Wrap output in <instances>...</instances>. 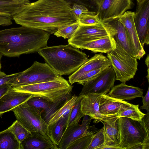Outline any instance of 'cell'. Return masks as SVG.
<instances>
[{
	"label": "cell",
	"instance_id": "1",
	"mask_svg": "<svg viewBox=\"0 0 149 149\" xmlns=\"http://www.w3.org/2000/svg\"><path fill=\"white\" fill-rule=\"evenodd\" d=\"M13 19L21 26L39 29L50 34L78 21L72 6L64 0L26 2Z\"/></svg>",
	"mask_w": 149,
	"mask_h": 149
},
{
	"label": "cell",
	"instance_id": "2",
	"mask_svg": "<svg viewBox=\"0 0 149 149\" xmlns=\"http://www.w3.org/2000/svg\"><path fill=\"white\" fill-rule=\"evenodd\" d=\"M50 34L21 26L0 30V53L9 57L38 52L47 46Z\"/></svg>",
	"mask_w": 149,
	"mask_h": 149
},
{
	"label": "cell",
	"instance_id": "3",
	"mask_svg": "<svg viewBox=\"0 0 149 149\" xmlns=\"http://www.w3.org/2000/svg\"><path fill=\"white\" fill-rule=\"evenodd\" d=\"M38 52L60 75L72 74L89 59L85 53L69 44L47 46Z\"/></svg>",
	"mask_w": 149,
	"mask_h": 149
},
{
	"label": "cell",
	"instance_id": "4",
	"mask_svg": "<svg viewBox=\"0 0 149 149\" xmlns=\"http://www.w3.org/2000/svg\"><path fill=\"white\" fill-rule=\"evenodd\" d=\"M120 136L119 146L122 149H131L144 143H149V113L141 121L125 117L117 121Z\"/></svg>",
	"mask_w": 149,
	"mask_h": 149
},
{
	"label": "cell",
	"instance_id": "5",
	"mask_svg": "<svg viewBox=\"0 0 149 149\" xmlns=\"http://www.w3.org/2000/svg\"><path fill=\"white\" fill-rule=\"evenodd\" d=\"M73 86L64 78L17 87L15 90L44 98L52 102H58L71 95Z\"/></svg>",
	"mask_w": 149,
	"mask_h": 149
},
{
	"label": "cell",
	"instance_id": "6",
	"mask_svg": "<svg viewBox=\"0 0 149 149\" xmlns=\"http://www.w3.org/2000/svg\"><path fill=\"white\" fill-rule=\"evenodd\" d=\"M107 58L116 75V79L125 83L133 79L137 70V59L116 43L115 49L107 53Z\"/></svg>",
	"mask_w": 149,
	"mask_h": 149
},
{
	"label": "cell",
	"instance_id": "7",
	"mask_svg": "<svg viewBox=\"0 0 149 149\" xmlns=\"http://www.w3.org/2000/svg\"><path fill=\"white\" fill-rule=\"evenodd\" d=\"M64 78L57 73L47 63L36 61L30 67L19 72L15 77L8 83L12 87H17Z\"/></svg>",
	"mask_w": 149,
	"mask_h": 149
},
{
	"label": "cell",
	"instance_id": "8",
	"mask_svg": "<svg viewBox=\"0 0 149 149\" xmlns=\"http://www.w3.org/2000/svg\"><path fill=\"white\" fill-rule=\"evenodd\" d=\"M26 102L11 110L17 120L31 133L47 135L48 125L42 118L41 111L29 105Z\"/></svg>",
	"mask_w": 149,
	"mask_h": 149
},
{
	"label": "cell",
	"instance_id": "9",
	"mask_svg": "<svg viewBox=\"0 0 149 149\" xmlns=\"http://www.w3.org/2000/svg\"><path fill=\"white\" fill-rule=\"evenodd\" d=\"M115 32V29L110 21L91 25L79 24L72 37L68 40V42L73 46L102 38L112 37Z\"/></svg>",
	"mask_w": 149,
	"mask_h": 149
},
{
	"label": "cell",
	"instance_id": "10",
	"mask_svg": "<svg viewBox=\"0 0 149 149\" xmlns=\"http://www.w3.org/2000/svg\"><path fill=\"white\" fill-rule=\"evenodd\" d=\"M116 80L114 71L109 66L97 76L86 82L79 95L88 93L106 94L113 87Z\"/></svg>",
	"mask_w": 149,
	"mask_h": 149
},
{
	"label": "cell",
	"instance_id": "11",
	"mask_svg": "<svg viewBox=\"0 0 149 149\" xmlns=\"http://www.w3.org/2000/svg\"><path fill=\"white\" fill-rule=\"evenodd\" d=\"M131 0H102L97 6L98 17L102 22L116 19L132 7Z\"/></svg>",
	"mask_w": 149,
	"mask_h": 149
},
{
	"label": "cell",
	"instance_id": "12",
	"mask_svg": "<svg viewBox=\"0 0 149 149\" xmlns=\"http://www.w3.org/2000/svg\"><path fill=\"white\" fill-rule=\"evenodd\" d=\"M134 22L138 37L142 46L149 44V0L137 2Z\"/></svg>",
	"mask_w": 149,
	"mask_h": 149
},
{
	"label": "cell",
	"instance_id": "13",
	"mask_svg": "<svg viewBox=\"0 0 149 149\" xmlns=\"http://www.w3.org/2000/svg\"><path fill=\"white\" fill-rule=\"evenodd\" d=\"M134 12L127 11L117 19L124 25L129 41L137 59L140 60L146 54L139 41L134 22Z\"/></svg>",
	"mask_w": 149,
	"mask_h": 149
},
{
	"label": "cell",
	"instance_id": "14",
	"mask_svg": "<svg viewBox=\"0 0 149 149\" xmlns=\"http://www.w3.org/2000/svg\"><path fill=\"white\" fill-rule=\"evenodd\" d=\"M101 95L87 94L83 95L81 100V112L84 115H88L92 119H94L95 123L101 122L103 123L104 122L116 117L104 116L100 113L99 106Z\"/></svg>",
	"mask_w": 149,
	"mask_h": 149
},
{
	"label": "cell",
	"instance_id": "15",
	"mask_svg": "<svg viewBox=\"0 0 149 149\" xmlns=\"http://www.w3.org/2000/svg\"><path fill=\"white\" fill-rule=\"evenodd\" d=\"M92 119L88 116L85 115L81 125L78 124L67 128L58 146L59 149H67L68 146L75 140L94 132L91 131L89 126Z\"/></svg>",
	"mask_w": 149,
	"mask_h": 149
},
{
	"label": "cell",
	"instance_id": "16",
	"mask_svg": "<svg viewBox=\"0 0 149 149\" xmlns=\"http://www.w3.org/2000/svg\"><path fill=\"white\" fill-rule=\"evenodd\" d=\"M107 58L101 53L95 54L83 64L68 77L69 81L72 85L85 74L102 67L110 66Z\"/></svg>",
	"mask_w": 149,
	"mask_h": 149
},
{
	"label": "cell",
	"instance_id": "17",
	"mask_svg": "<svg viewBox=\"0 0 149 149\" xmlns=\"http://www.w3.org/2000/svg\"><path fill=\"white\" fill-rule=\"evenodd\" d=\"M33 96L31 94L17 91L11 88L0 98V116L25 103Z\"/></svg>",
	"mask_w": 149,
	"mask_h": 149
},
{
	"label": "cell",
	"instance_id": "18",
	"mask_svg": "<svg viewBox=\"0 0 149 149\" xmlns=\"http://www.w3.org/2000/svg\"><path fill=\"white\" fill-rule=\"evenodd\" d=\"M31 133L20 143L21 149H59L47 135L38 132Z\"/></svg>",
	"mask_w": 149,
	"mask_h": 149
},
{
	"label": "cell",
	"instance_id": "19",
	"mask_svg": "<svg viewBox=\"0 0 149 149\" xmlns=\"http://www.w3.org/2000/svg\"><path fill=\"white\" fill-rule=\"evenodd\" d=\"M73 46L81 49H86L94 53H107L116 47V42L111 37L102 38L75 44Z\"/></svg>",
	"mask_w": 149,
	"mask_h": 149
},
{
	"label": "cell",
	"instance_id": "20",
	"mask_svg": "<svg viewBox=\"0 0 149 149\" xmlns=\"http://www.w3.org/2000/svg\"><path fill=\"white\" fill-rule=\"evenodd\" d=\"M143 90L139 88L121 84L114 86L108 95L117 99L123 100H133L138 97H142Z\"/></svg>",
	"mask_w": 149,
	"mask_h": 149
},
{
	"label": "cell",
	"instance_id": "21",
	"mask_svg": "<svg viewBox=\"0 0 149 149\" xmlns=\"http://www.w3.org/2000/svg\"><path fill=\"white\" fill-rule=\"evenodd\" d=\"M127 102L112 97L108 94L101 95L99 106L100 112L104 116L119 117L118 113L120 107Z\"/></svg>",
	"mask_w": 149,
	"mask_h": 149
},
{
	"label": "cell",
	"instance_id": "22",
	"mask_svg": "<svg viewBox=\"0 0 149 149\" xmlns=\"http://www.w3.org/2000/svg\"><path fill=\"white\" fill-rule=\"evenodd\" d=\"M119 118L116 117L104 122V142L102 145L120 147V136L117 123Z\"/></svg>",
	"mask_w": 149,
	"mask_h": 149
},
{
	"label": "cell",
	"instance_id": "23",
	"mask_svg": "<svg viewBox=\"0 0 149 149\" xmlns=\"http://www.w3.org/2000/svg\"><path fill=\"white\" fill-rule=\"evenodd\" d=\"M110 22L116 29V33L112 36L116 43L130 55L135 57L130 44L126 30L123 24L117 19Z\"/></svg>",
	"mask_w": 149,
	"mask_h": 149
},
{
	"label": "cell",
	"instance_id": "24",
	"mask_svg": "<svg viewBox=\"0 0 149 149\" xmlns=\"http://www.w3.org/2000/svg\"><path fill=\"white\" fill-rule=\"evenodd\" d=\"M70 112L53 123L48 125L47 135L52 142L58 146L65 130Z\"/></svg>",
	"mask_w": 149,
	"mask_h": 149
},
{
	"label": "cell",
	"instance_id": "25",
	"mask_svg": "<svg viewBox=\"0 0 149 149\" xmlns=\"http://www.w3.org/2000/svg\"><path fill=\"white\" fill-rule=\"evenodd\" d=\"M26 2L20 0H0V15L13 19V16L20 11Z\"/></svg>",
	"mask_w": 149,
	"mask_h": 149
},
{
	"label": "cell",
	"instance_id": "26",
	"mask_svg": "<svg viewBox=\"0 0 149 149\" xmlns=\"http://www.w3.org/2000/svg\"><path fill=\"white\" fill-rule=\"evenodd\" d=\"M145 114L139 109V105H134L127 102L120 107L118 113L119 117H125L141 121Z\"/></svg>",
	"mask_w": 149,
	"mask_h": 149
},
{
	"label": "cell",
	"instance_id": "27",
	"mask_svg": "<svg viewBox=\"0 0 149 149\" xmlns=\"http://www.w3.org/2000/svg\"><path fill=\"white\" fill-rule=\"evenodd\" d=\"M0 149H21L20 143L8 127L0 132Z\"/></svg>",
	"mask_w": 149,
	"mask_h": 149
},
{
	"label": "cell",
	"instance_id": "28",
	"mask_svg": "<svg viewBox=\"0 0 149 149\" xmlns=\"http://www.w3.org/2000/svg\"><path fill=\"white\" fill-rule=\"evenodd\" d=\"M78 97L74 95L67 100L50 116L48 125L53 123L62 116L68 114L75 106Z\"/></svg>",
	"mask_w": 149,
	"mask_h": 149
},
{
	"label": "cell",
	"instance_id": "29",
	"mask_svg": "<svg viewBox=\"0 0 149 149\" xmlns=\"http://www.w3.org/2000/svg\"><path fill=\"white\" fill-rule=\"evenodd\" d=\"M83 95L78 96V100L70 112L65 130L70 126L78 124L80 119L84 116L81 110V102Z\"/></svg>",
	"mask_w": 149,
	"mask_h": 149
},
{
	"label": "cell",
	"instance_id": "30",
	"mask_svg": "<svg viewBox=\"0 0 149 149\" xmlns=\"http://www.w3.org/2000/svg\"><path fill=\"white\" fill-rule=\"evenodd\" d=\"M8 128L20 143L31 134L17 120Z\"/></svg>",
	"mask_w": 149,
	"mask_h": 149
},
{
	"label": "cell",
	"instance_id": "31",
	"mask_svg": "<svg viewBox=\"0 0 149 149\" xmlns=\"http://www.w3.org/2000/svg\"><path fill=\"white\" fill-rule=\"evenodd\" d=\"M29 105L42 112L47 109L53 103L44 98L33 96L29 99L26 102Z\"/></svg>",
	"mask_w": 149,
	"mask_h": 149
},
{
	"label": "cell",
	"instance_id": "32",
	"mask_svg": "<svg viewBox=\"0 0 149 149\" xmlns=\"http://www.w3.org/2000/svg\"><path fill=\"white\" fill-rule=\"evenodd\" d=\"M80 24L84 25H94L101 23L97 12L89 11L80 15L77 19Z\"/></svg>",
	"mask_w": 149,
	"mask_h": 149
},
{
	"label": "cell",
	"instance_id": "33",
	"mask_svg": "<svg viewBox=\"0 0 149 149\" xmlns=\"http://www.w3.org/2000/svg\"><path fill=\"white\" fill-rule=\"evenodd\" d=\"M96 132H91L79 138L71 143L67 149H87L93 135Z\"/></svg>",
	"mask_w": 149,
	"mask_h": 149
},
{
	"label": "cell",
	"instance_id": "34",
	"mask_svg": "<svg viewBox=\"0 0 149 149\" xmlns=\"http://www.w3.org/2000/svg\"><path fill=\"white\" fill-rule=\"evenodd\" d=\"M79 25L78 21L76 22L58 29L54 34L57 37L69 39L72 37Z\"/></svg>",
	"mask_w": 149,
	"mask_h": 149
},
{
	"label": "cell",
	"instance_id": "35",
	"mask_svg": "<svg viewBox=\"0 0 149 149\" xmlns=\"http://www.w3.org/2000/svg\"><path fill=\"white\" fill-rule=\"evenodd\" d=\"M71 95L64 98L61 100L54 102L47 109L42 112V116L48 124L51 116L71 97Z\"/></svg>",
	"mask_w": 149,
	"mask_h": 149
},
{
	"label": "cell",
	"instance_id": "36",
	"mask_svg": "<svg viewBox=\"0 0 149 149\" xmlns=\"http://www.w3.org/2000/svg\"><path fill=\"white\" fill-rule=\"evenodd\" d=\"M104 142V137L103 127L94 134L87 149H98L103 145Z\"/></svg>",
	"mask_w": 149,
	"mask_h": 149
},
{
	"label": "cell",
	"instance_id": "37",
	"mask_svg": "<svg viewBox=\"0 0 149 149\" xmlns=\"http://www.w3.org/2000/svg\"><path fill=\"white\" fill-rule=\"evenodd\" d=\"M108 67H103L90 71L81 77L77 80V82L83 85L86 82L97 76Z\"/></svg>",
	"mask_w": 149,
	"mask_h": 149
},
{
	"label": "cell",
	"instance_id": "38",
	"mask_svg": "<svg viewBox=\"0 0 149 149\" xmlns=\"http://www.w3.org/2000/svg\"><path fill=\"white\" fill-rule=\"evenodd\" d=\"M72 11L77 19L81 14L87 13L89 11L85 6L77 4L73 5L72 6Z\"/></svg>",
	"mask_w": 149,
	"mask_h": 149
},
{
	"label": "cell",
	"instance_id": "39",
	"mask_svg": "<svg viewBox=\"0 0 149 149\" xmlns=\"http://www.w3.org/2000/svg\"><path fill=\"white\" fill-rule=\"evenodd\" d=\"M72 6L75 4L84 5L88 8H93L94 3L92 0H64Z\"/></svg>",
	"mask_w": 149,
	"mask_h": 149
},
{
	"label": "cell",
	"instance_id": "40",
	"mask_svg": "<svg viewBox=\"0 0 149 149\" xmlns=\"http://www.w3.org/2000/svg\"><path fill=\"white\" fill-rule=\"evenodd\" d=\"M143 105L140 107L142 109H145L147 112H149V88H148L146 95L142 97Z\"/></svg>",
	"mask_w": 149,
	"mask_h": 149
},
{
	"label": "cell",
	"instance_id": "41",
	"mask_svg": "<svg viewBox=\"0 0 149 149\" xmlns=\"http://www.w3.org/2000/svg\"><path fill=\"white\" fill-rule=\"evenodd\" d=\"M19 73V72L13 73L5 76L0 78V86L8 83L15 77Z\"/></svg>",
	"mask_w": 149,
	"mask_h": 149
},
{
	"label": "cell",
	"instance_id": "42",
	"mask_svg": "<svg viewBox=\"0 0 149 149\" xmlns=\"http://www.w3.org/2000/svg\"><path fill=\"white\" fill-rule=\"evenodd\" d=\"M12 88L8 83H6L0 86V98Z\"/></svg>",
	"mask_w": 149,
	"mask_h": 149
},
{
	"label": "cell",
	"instance_id": "43",
	"mask_svg": "<svg viewBox=\"0 0 149 149\" xmlns=\"http://www.w3.org/2000/svg\"><path fill=\"white\" fill-rule=\"evenodd\" d=\"M131 149H149V143H144L137 145Z\"/></svg>",
	"mask_w": 149,
	"mask_h": 149
},
{
	"label": "cell",
	"instance_id": "44",
	"mask_svg": "<svg viewBox=\"0 0 149 149\" xmlns=\"http://www.w3.org/2000/svg\"><path fill=\"white\" fill-rule=\"evenodd\" d=\"M122 149V148L119 146H108L102 145L98 149Z\"/></svg>",
	"mask_w": 149,
	"mask_h": 149
},
{
	"label": "cell",
	"instance_id": "45",
	"mask_svg": "<svg viewBox=\"0 0 149 149\" xmlns=\"http://www.w3.org/2000/svg\"><path fill=\"white\" fill-rule=\"evenodd\" d=\"M149 56L148 55L145 60V63L147 67V75L146 77L148 81L149 82Z\"/></svg>",
	"mask_w": 149,
	"mask_h": 149
},
{
	"label": "cell",
	"instance_id": "46",
	"mask_svg": "<svg viewBox=\"0 0 149 149\" xmlns=\"http://www.w3.org/2000/svg\"><path fill=\"white\" fill-rule=\"evenodd\" d=\"M93 2L97 6L102 0H92Z\"/></svg>",
	"mask_w": 149,
	"mask_h": 149
},
{
	"label": "cell",
	"instance_id": "47",
	"mask_svg": "<svg viewBox=\"0 0 149 149\" xmlns=\"http://www.w3.org/2000/svg\"><path fill=\"white\" fill-rule=\"evenodd\" d=\"M6 74L4 72H2L0 70V78L6 75Z\"/></svg>",
	"mask_w": 149,
	"mask_h": 149
},
{
	"label": "cell",
	"instance_id": "48",
	"mask_svg": "<svg viewBox=\"0 0 149 149\" xmlns=\"http://www.w3.org/2000/svg\"><path fill=\"white\" fill-rule=\"evenodd\" d=\"M2 55L0 53V70H1V60L2 57Z\"/></svg>",
	"mask_w": 149,
	"mask_h": 149
},
{
	"label": "cell",
	"instance_id": "49",
	"mask_svg": "<svg viewBox=\"0 0 149 149\" xmlns=\"http://www.w3.org/2000/svg\"><path fill=\"white\" fill-rule=\"evenodd\" d=\"M20 0L24 2H29V0Z\"/></svg>",
	"mask_w": 149,
	"mask_h": 149
},
{
	"label": "cell",
	"instance_id": "50",
	"mask_svg": "<svg viewBox=\"0 0 149 149\" xmlns=\"http://www.w3.org/2000/svg\"><path fill=\"white\" fill-rule=\"evenodd\" d=\"M137 0V2H139L141 0Z\"/></svg>",
	"mask_w": 149,
	"mask_h": 149
}]
</instances>
